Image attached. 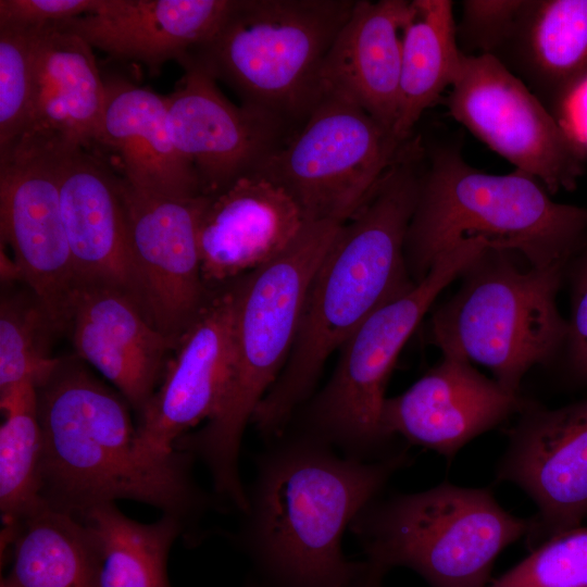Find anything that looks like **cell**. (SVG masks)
<instances>
[{"mask_svg": "<svg viewBox=\"0 0 587 587\" xmlns=\"http://www.w3.org/2000/svg\"><path fill=\"white\" fill-rule=\"evenodd\" d=\"M272 440L247 491L241 547L273 587H355L367 564L345 557L344 533L405 452L353 459L292 427Z\"/></svg>", "mask_w": 587, "mask_h": 587, "instance_id": "6da1fadb", "label": "cell"}, {"mask_svg": "<svg viewBox=\"0 0 587 587\" xmlns=\"http://www.w3.org/2000/svg\"><path fill=\"white\" fill-rule=\"evenodd\" d=\"M580 257L572 290L565 344L575 371L587 378V245Z\"/></svg>", "mask_w": 587, "mask_h": 587, "instance_id": "e575fe53", "label": "cell"}, {"mask_svg": "<svg viewBox=\"0 0 587 587\" xmlns=\"http://www.w3.org/2000/svg\"><path fill=\"white\" fill-rule=\"evenodd\" d=\"M445 103L458 123L551 195L576 187L586 151L495 57L463 53Z\"/></svg>", "mask_w": 587, "mask_h": 587, "instance_id": "8fae6325", "label": "cell"}, {"mask_svg": "<svg viewBox=\"0 0 587 587\" xmlns=\"http://www.w3.org/2000/svg\"><path fill=\"white\" fill-rule=\"evenodd\" d=\"M498 471L535 502L547 539L587 519V400L557 409L528 403Z\"/></svg>", "mask_w": 587, "mask_h": 587, "instance_id": "2e32d148", "label": "cell"}, {"mask_svg": "<svg viewBox=\"0 0 587 587\" xmlns=\"http://www.w3.org/2000/svg\"><path fill=\"white\" fill-rule=\"evenodd\" d=\"M37 27L0 25V160L17 142L35 87Z\"/></svg>", "mask_w": 587, "mask_h": 587, "instance_id": "4dcf8cb0", "label": "cell"}, {"mask_svg": "<svg viewBox=\"0 0 587 587\" xmlns=\"http://www.w3.org/2000/svg\"><path fill=\"white\" fill-rule=\"evenodd\" d=\"M469 238L515 251L532 267H565L587 245V209L557 202L532 175L489 174L465 161L458 145L424 148L404 255L412 280Z\"/></svg>", "mask_w": 587, "mask_h": 587, "instance_id": "277c9868", "label": "cell"}, {"mask_svg": "<svg viewBox=\"0 0 587 587\" xmlns=\"http://www.w3.org/2000/svg\"><path fill=\"white\" fill-rule=\"evenodd\" d=\"M236 298L237 279L215 289L179 338L161 384L139 414L137 435L146 452L173 453L182 436L217 411L232 366Z\"/></svg>", "mask_w": 587, "mask_h": 587, "instance_id": "9a60e30c", "label": "cell"}, {"mask_svg": "<svg viewBox=\"0 0 587 587\" xmlns=\"http://www.w3.org/2000/svg\"><path fill=\"white\" fill-rule=\"evenodd\" d=\"M183 67L184 76L165 97L168 129L201 195L211 197L255 173L292 132L271 114L232 103L203 70Z\"/></svg>", "mask_w": 587, "mask_h": 587, "instance_id": "4fadbf2b", "label": "cell"}, {"mask_svg": "<svg viewBox=\"0 0 587 587\" xmlns=\"http://www.w3.org/2000/svg\"><path fill=\"white\" fill-rule=\"evenodd\" d=\"M305 223L290 196L255 173L207 197L199 225L207 287L215 290L267 264Z\"/></svg>", "mask_w": 587, "mask_h": 587, "instance_id": "ffe728a7", "label": "cell"}, {"mask_svg": "<svg viewBox=\"0 0 587 587\" xmlns=\"http://www.w3.org/2000/svg\"><path fill=\"white\" fill-rule=\"evenodd\" d=\"M232 0H101L96 11L52 23L116 60L139 62L151 74L179 64L204 43Z\"/></svg>", "mask_w": 587, "mask_h": 587, "instance_id": "44dd1931", "label": "cell"}, {"mask_svg": "<svg viewBox=\"0 0 587 587\" xmlns=\"http://www.w3.org/2000/svg\"><path fill=\"white\" fill-rule=\"evenodd\" d=\"M409 10V0H355L322 64L319 78L322 97L342 98L394 132L399 103L401 34Z\"/></svg>", "mask_w": 587, "mask_h": 587, "instance_id": "603a6c76", "label": "cell"}, {"mask_svg": "<svg viewBox=\"0 0 587 587\" xmlns=\"http://www.w3.org/2000/svg\"><path fill=\"white\" fill-rule=\"evenodd\" d=\"M366 562L403 566L430 587H485L495 560L533 523L504 510L486 488L441 484L374 499L350 527Z\"/></svg>", "mask_w": 587, "mask_h": 587, "instance_id": "ba28073f", "label": "cell"}, {"mask_svg": "<svg viewBox=\"0 0 587 587\" xmlns=\"http://www.w3.org/2000/svg\"><path fill=\"white\" fill-rule=\"evenodd\" d=\"M42 432L41 499L80 517L118 499L147 503L186 529L209 508L195 483L189 453L152 455L139 444L128 403L79 361L61 359L37 388Z\"/></svg>", "mask_w": 587, "mask_h": 587, "instance_id": "3957f363", "label": "cell"}, {"mask_svg": "<svg viewBox=\"0 0 587 587\" xmlns=\"http://www.w3.org/2000/svg\"><path fill=\"white\" fill-rule=\"evenodd\" d=\"M528 403L479 373L465 358L441 360L402 394L386 398L380 428L447 458Z\"/></svg>", "mask_w": 587, "mask_h": 587, "instance_id": "ac0fdd59", "label": "cell"}, {"mask_svg": "<svg viewBox=\"0 0 587 587\" xmlns=\"http://www.w3.org/2000/svg\"><path fill=\"white\" fill-rule=\"evenodd\" d=\"M488 246L483 238L459 242L423 280L374 311L341 346L329 380L295 415L294 428L346 457L378 459L387 441L380 428L386 386L401 350L441 291Z\"/></svg>", "mask_w": 587, "mask_h": 587, "instance_id": "9c48e42d", "label": "cell"}, {"mask_svg": "<svg viewBox=\"0 0 587 587\" xmlns=\"http://www.w3.org/2000/svg\"><path fill=\"white\" fill-rule=\"evenodd\" d=\"M61 159L38 154L0 161L1 241L12 248L21 280L58 332L67 329L76 287L60 205Z\"/></svg>", "mask_w": 587, "mask_h": 587, "instance_id": "5bb4252c", "label": "cell"}, {"mask_svg": "<svg viewBox=\"0 0 587 587\" xmlns=\"http://www.w3.org/2000/svg\"><path fill=\"white\" fill-rule=\"evenodd\" d=\"M104 84L95 157L109 153L118 176L145 191L175 198L202 196L192 167L172 140L165 97L122 77L104 79Z\"/></svg>", "mask_w": 587, "mask_h": 587, "instance_id": "cb8c5ba5", "label": "cell"}, {"mask_svg": "<svg viewBox=\"0 0 587 587\" xmlns=\"http://www.w3.org/2000/svg\"><path fill=\"white\" fill-rule=\"evenodd\" d=\"M453 2L411 0L401 34L398 114L394 133L402 141L414 136L423 113L441 100L461 67Z\"/></svg>", "mask_w": 587, "mask_h": 587, "instance_id": "4316f807", "label": "cell"}, {"mask_svg": "<svg viewBox=\"0 0 587 587\" xmlns=\"http://www.w3.org/2000/svg\"><path fill=\"white\" fill-rule=\"evenodd\" d=\"M0 409V510L8 529L45 504L37 387L25 385L1 397Z\"/></svg>", "mask_w": 587, "mask_h": 587, "instance_id": "f1b7e54d", "label": "cell"}, {"mask_svg": "<svg viewBox=\"0 0 587 587\" xmlns=\"http://www.w3.org/2000/svg\"><path fill=\"white\" fill-rule=\"evenodd\" d=\"M101 0H1L0 25L40 27L97 10Z\"/></svg>", "mask_w": 587, "mask_h": 587, "instance_id": "836d02e7", "label": "cell"}, {"mask_svg": "<svg viewBox=\"0 0 587 587\" xmlns=\"http://www.w3.org/2000/svg\"><path fill=\"white\" fill-rule=\"evenodd\" d=\"M79 519L99 548V587H171L168 553L178 536L187 534L180 520L162 514L153 523H140L126 516L115 502L96 505Z\"/></svg>", "mask_w": 587, "mask_h": 587, "instance_id": "83f0119b", "label": "cell"}, {"mask_svg": "<svg viewBox=\"0 0 587 587\" xmlns=\"http://www.w3.org/2000/svg\"><path fill=\"white\" fill-rule=\"evenodd\" d=\"M555 117L587 153V78L570 92Z\"/></svg>", "mask_w": 587, "mask_h": 587, "instance_id": "d590c367", "label": "cell"}, {"mask_svg": "<svg viewBox=\"0 0 587 587\" xmlns=\"http://www.w3.org/2000/svg\"><path fill=\"white\" fill-rule=\"evenodd\" d=\"M58 333L43 307L30 295L2 297L0 304V398L25 385L40 387L60 358L49 350Z\"/></svg>", "mask_w": 587, "mask_h": 587, "instance_id": "f546056e", "label": "cell"}, {"mask_svg": "<svg viewBox=\"0 0 587 587\" xmlns=\"http://www.w3.org/2000/svg\"><path fill=\"white\" fill-rule=\"evenodd\" d=\"M105 102V84L92 48L52 23L37 27L35 87L25 127L11 157H66L78 150L96 155Z\"/></svg>", "mask_w": 587, "mask_h": 587, "instance_id": "e0dca14e", "label": "cell"}, {"mask_svg": "<svg viewBox=\"0 0 587 587\" xmlns=\"http://www.w3.org/2000/svg\"><path fill=\"white\" fill-rule=\"evenodd\" d=\"M517 258L515 251L488 246L461 273L460 287L429 323L441 353L488 369L514 395L525 374L565 344L567 332L557 305L564 267H521Z\"/></svg>", "mask_w": 587, "mask_h": 587, "instance_id": "52a82bcc", "label": "cell"}, {"mask_svg": "<svg viewBox=\"0 0 587 587\" xmlns=\"http://www.w3.org/2000/svg\"><path fill=\"white\" fill-rule=\"evenodd\" d=\"M355 0H232L209 40L180 63L229 86L291 132L322 99L324 59Z\"/></svg>", "mask_w": 587, "mask_h": 587, "instance_id": "8992f818", "label": "cell"}, {"mask_svg": "<svg viewBox=\"0 0 587 587\" xmlns=\"http://www.w3.org/2000/svg\"><path fill=\"white\" fill-rule=\"evenodd\" d=\"M409 140L398 139L360 107L325 95L255 174L284 189L307 222L342 224Z\"/></svg>", "mask_w": 587, "mask_h": 587, "instance_id": "30bf717a", "label": "cell"}, {"mask_svg": "<svg viewBox=\"0 0 587 587\" xmlns=\"http://www.w3.org/2000/svg\"><path fill=\"white\" fill-rule=\"evenodd\" d=\"M366 564V571L355 587H383V578L387 572L367 562Z\"/></svg>", "mask_w": 587, "mask_h": 587, "instance_id": "8d00e7d4", "label": "cell"}, {"mask_svg": "<svg viewBox=\"0 0 587 587\" xmlns=\"http://www.w3.org/2000/svg\"><path fill=\"white\" fill-rule=\"evenodd\" d=\"M424 146L412 138L361 208L340 225L309 285L296 338L251 422L274 438L312 397L325 362L378 308L414 287L404 242Z\"/></svg>", "mask_w": 587, "mask_h": 587, "instance_id": "7a4b0ae2", "label": "cell"}, {"mask_svg": "<svg viewBox=\"0 0 587 587\" xmlns=\"http://www.w3.org/2000/svg\"><path fill=\"white\" fill-rule=\"evenodd\" d=\"M118 188L139 304L177 345L214 291L203 280L199 247L207 196L157 195L120 176Z\"/></svg>", "mask_w": 587, "mask_h": 587, "instance_id": "7c38bea8", "label": "cell"}, {"mask_svg": "<svg viewBox=\"0 0 587 587\" xmlns=\"http://www.w3.org/2000/svg\"><path fill=\"white\" fill-rule=\"evenodd\" d=\"M492 57L555 116L587 78V0H524Z\"/></svg>", "mask_w": 587, "mask_h": 587, "instance_id": "d4e9b609", "label": "cell"}, {"mask_svg": "<svg viewBox=\"0 0 587 587\" xmlns=\"http://www.w3.org/2000/svg\"><path fill=\"white\" fill-rule=\"evenodd\" d=\"M524 0H464L457 24L458 43L466 55H494L508 36ZM460 48V47H459Z\"/></svg>", "mask_w": 587, "mask_h": 587, "instance_id": "d6a6232c", "label": "cell"}, {"mask_svg": "<svg viewBox=\"0 0 587 587\" xmlns=\"http://www.w3.org/2000/svg\"><path fill=\"white\" fill-rule=\"evenodd\" d=\"M59 183L76 285L114 286L139 303L118 176L93 154L78 150L61 159Z\"/></svg>", "mask_w": 587, "mask_h": 587, "instance_id": "7402d4cb", "label": "cell"}, {"mask_svg": "<svg viewBox=\"0 0 587 587\" xmlns=\"http://www.w3.org/2000/svg\"><path fill=\"white\" fill-rule=\"evenodd\" d=\"M9 572L0 587H99L101 555L90 528L78 517L43 504L2 530Z\"/></svg>", "mask_w": 587, "mask_h": 587, "instance_id": "484cf974", "label": "cell"}, {"mask_svg": "<svg viewBox=\"0 0 587 587\" xmlns=\"http://www.w3.org/2000/svg\"><path fill=\"white\" fill-rule=\"evenodd\" d=\"M340 225L307 222L279 255L237 279L232 366L221 404L174 445L205 464L215 492L240 512L248 504L238 466L245 428L287 362L309 285Z\"/></svg>", "mask_w": 587, "mask_h": 587, "instance_id": "5b68a950", "label": "cell"}, {"mask_svg": "<svg viewBox=\"0 0 587 587\" xmlns=\"http://www.w3.org/2000/svg\"><path fill=\"white\" fill-rule=\"evenodd\" d=\"M489 587H587V526L548 538Z\"/></svg>", "mask_w": 587, "mask_h": 587, "instance_id": "1f68e13d", "label": "cell"}, {"mask_svg": "<svg viewBox=\"0 0 587 587\" xmlns=\"http://www.w3.org/2000/svg\"><path fill=\"white\" fill-rule=\"evenodd\" d=\"M67 329L77 358L103 375L139 414L162 382L176 344L135 298L102 284H77Z\"/></svg>", "mask_w": 587, "mask_h": 587, "instance_id": "d6986e66", "label": "cell"}]
</instances>
